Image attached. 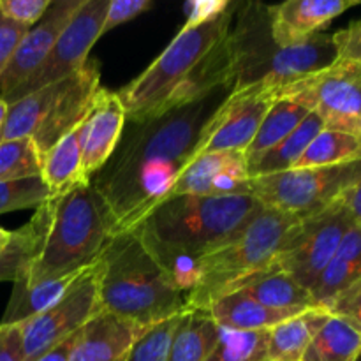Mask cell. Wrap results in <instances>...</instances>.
Returning <instances> with one entry per match:
<instances>
[{
  "label": "cell",
  "mask_w": 361,
  "mask_h": 361,
  "mask_svg": "<svg viewBox=\"0 0 361 361\" xmlns=\"http://www.w3.org/2000/svg\"><path fill=\"white\" fill-rule=\"evenodd\" d=\"M233 90L235 83H226L159 116L127 120L113 155L88 180L111 210L116 233L136 228L168 197Z\"/></svg>",
  "instance_id": "cell-1"
},
{
  "label": "cell",
  "mask_w": 361,
  "mask_h": 361,
  "mask_svg": "<svg viewBox=\"0 0 361 361\" xmlns=\"http://www.w3.org/2000/svg\"><path fill=\"white\" fill-rule=\"evenodd\" d=\"M261 207L254 196H173L157 204L134 229L162 270L189 296L200 261Z\"/></svg>",
  "instance_id": "cell-2"
},
{
  "label": "cell",
  "mask_w": 361,
  "mask_h": 361,
  "mask_svg": "<svg viewBox=\"0 0 361 361\" xmlns=\"http://www.w3.org/2000/svg\"><path fill=\"white\" fill-rule=\"evenodd\" d=\"M42 236L30 267L16 286L76 275L92 267L116 233L115 219L104 197L90 183H81L37 207Z\"/></svg>",
  "instance_id": "cell-3"
},
{
  "label": "cell",
  "mask_w": 361,
  "mask_h": 361,
  "mask_svg": "<svg viewBox=\"0 0 361 361\" xmlns=\"http://www.w3.org/2000/svg\"><path fill=\"white\" fill-rule=\"evenodd\" d=\"M106 312L150 328L187 310V293L155 261L136 229L111 236L97 259Z\"/></svg>",
  "instance_id": "cell-4"
},
{
  "label": "cell",
  "mask_w": 361,
  "mask_h": 361,
  "mask_svg": "<svg viewBox=\"0 0 361 361\" xmlns=\"http://www.w3.org/2000/svg\"><path fill=\"white\" fill-rule=\"evenodd\" d=\"M235 62V88L263 83L275 92L284 85L330 67L338 59L334 35L314 34L291 46L271 35V16L261 2L236 4L229 28Z\"/></svg>",
  "instance_id": "cell-5"
},
{
  "label": "cell",
  "mask_w": 361,
  "mask_h": 361,
  "mask_svg": "<svg viewBox=\"0 0 361 361\" xmlns=\"http://www.w3.org/2000/svg\"><path fill=\"white\" fill-rule=\"evenodd\" d=\"M298 217L261 207L242 228L197 264L187 309L207 310L212 302L274 267L282 242Z\"/></svg>",
  "instance_id": "cell-6"
},
{
  "label": "cell",
  "mask_w": 361,
  "mask_h": 361,
  "mask_svg": "<svg viewBox=\"0 0 361 361\" xmlns=\"http://www.w3.org/2000/svg\"><path fill=\"white\" fill-rule=\"evenodd\" d=\"M236 4L207 23L183 25L168 48L126 88L116 92L126 108L127 120H147L164 113L169 99L190 76L203 56L228 34Z\"/></svg>",
  "instance_id": "cell-7"
},
{
  "label": "cell",
  "mask_w": 361,
  "mask_h": 361,
  "mask_svg": "<svg viewBox=\"0 0 361 361\" xmlns=\"http://www.w3.org/2000/svg\"><path fill=\"white\" fill-rule=\"evenodd\" d=\"M360 180L361 159L345 164L289 169L250 178V196L263 207L302 219L330 207Z\"/></svg>",
  "instance_id": "cell-8"
},
{
  "label": "cell",
  "mask_w": 361,
  "mask_h": 361,
  "mask_svg": "<svg viewBox=\"0 0 361 361\" xmlns=\"http://www.w3.org/2000/svg\"><path fill=\"white\" fill-rule=\"evenodd\" d=\"M353 226L341 197L324 210L298 219L286 235L274 268L291 275L310 291Z\"/></svg>",
  "instance_id": "cell-9"
},
{
  "label": "cell",
  "mask_w": 361,
  "mask_h": 361,
  "mask_svg": "<svg viewBox=\"0 0 361 361\" xmlns=\"http://www.w3.org/2000/svg\"><path fill=\"white\" fill-rule=\"evenodd\" d=\"M275 95L316 113L326 129L355 134L361 111V63L338 56L330 67L284 85Z\"/></svg>",
  "instance_id": "cell-10"
},
{
  "label": "cell",
  "mask_w": 361,
  "mask_h": 361,
  "mask_svg": "<svg viewBox=\"0 0 361 361\" xmlns=\"http://www.w3.org/2000/svg\"><path fill=\"white\" fill-rule=\"evenodd\" d=\"M101 310L99 267L95 261L71 282L69 288L48 309L20 323L25 361L41 358L49 349L78 334Z\"/></svg>",
  "instance_id": "cell-11"
},
{
  "label": "cell",
  "mask_w": 361,
  "mask_h": 361,
  "mask_svg": "<svg viewBox=\"0 0 361 361\" xmlns=\"http://www.w3.org/2000/svg\"><path fill=\"white\" fill-rule=\"evenodd\" d=\"M109 0H83L69 23L56 39L49 55L37 71L21 83L4 102L20 101L25 95L44 88L48 85L59 83L73 76L88 62V55L95 42L101 39V27L108 11Z\"/></svg>",
  "instance_id": "cell-12"
},
{
  "label": "cell",
  "mask_w": 361,
  "mask_h": 361,
  "mask_svg": "<svg viewBox=\"0 0 361 361\" xmlns=\"http://www.w3.org/2000/svg\"><path fill=\"white\" fill-rule=\"evenodd\" d=\"M275 101L274 88L263 83L235 88L204 129L196 157L212 152H245Z\"/></svg>",
  "instance_id": "cell-13"
},
{
  "label": "cell",
  "mask_w": 361,
  "mask_h": 361,
  "mask_svg": "<svg viewBox=\"0 0 361 361\" xmlns=\"http://www.w3.org/2000/svg\"><path fill=\"white\" fill-rule=\"evenodd\" d=\"M250 196L249 166L243 152H212L190 161L168 197Z\"/></svg>",
  "instance_id": "cell-14"
},
{
  "label": "cell",
  "mask_w": 361,
  "mask_h": 361,
  "mask_svg": "<svg viewBox=\"0 0 361 361\" xmlns=\"http://www.w3.org/2000/svg\"><path fill=\"white\" fill-rule=\"evenodd\" d=\"M83 0H56L51 2L44 16L27 30L14 51L9 66L0 76V99H7L21 83L41 67L55 46L56 39L69 23Z\"/></svg>",
  "instance_id": "cell-15"
},
{
  "label": "cell",
  "mask_w": 361,
  "mask_h": 361,
  "mask_svg": "<svg viewBox=\"0 0 361 361\" xmlns=\"http://www.w3.org/2000/svg\"><path fill=\"white\" fill-rule=\"evenodd\" d=\"M126 122L127 113L118 94L109 92L108 88H99L87 116L80 123L81 164L85 178L90 180V176L95 175L111 157L122 137Z\"/></svg>",
  "instance_id": "cell-16"
},
{
  "label": "cell",
  "mask_w": 361,
  "mask_h": 361,
  "mask_svg": "<svg viewBox=\"0 0 361 361\" xmlns=\"http://www.w3.org/2000/svg\"><path fill=\"white\" fill-rule=\"evenodd\" d=\"M358 4V0H288L268 6L271 35L281 46L296 44L319 34L331 20Z\"/></svg>",
  "instance_id": "cell-17"
},
{
  "label": "cell",
  "mask_w": 361,
  "mask_h": 361,
  "mask_svg": "<svg viewBox=\"0 0 361 361\" xmlns=\"http://www.w3.org/2000/svg\"><path fill=\"white\" fill-rule=\"evenodd\" d=\"M147 326L101 310L80 331L69 361H123Z\"/></svg>",
  "instance_id": "cell-18"
},
{
  "label": "cell",
  "mask_w": 361,
  "mask_h": 361,
  "mask_svg": "<svg viewBox=\"0 0 361 361\" xmlns=\"http://www.w3.org/2000/svg\"><path fill=\"white\" fill-rule=\"evenodd\" d=\"M361 279V226H353L342 238L337 252L319 275L314 288L312 298L319 309L328 307Z\"/></svg>",
  "instance_id": "cell-19"
},
{
  "label": "cell",
  "mask_w": 361,
  "mask_h": 361,
  "mask_svg": "<svg viewBox=\"0 0 361 361\" xmlns=\"http://www.w3.org/2000/svg\"><path fill=\"white\" fill-rule=\"evenodd\" d=\"M208 314L219 328L233 331H263L298 316L288 310H275L261 305L242 291L221 296L208 307Z\"/></svg>",
  "instance_id": "cell-20"
},
{
  "label": "cell",
  "mask_w": 361,
  "mask_h": 361,
  "mask_svg": "<svg viewBox=\"0 0 361 361\" xmlns=\"http://www.w3.org/2000/svg\"><path fill=\"white\" fill-rule=\"evenodd\" d=\"M236 291H242L243 295L250 296L268 309L296 314H302L309 309H319L309 289L303 288L291 275L274 267L243 282Z\"/></svg>",
  "instance_id": "cell-21"
},
{
  "label": "cell",
  "mask_w": 361,
  "mask_h": 361,
  "mask_svg": "<svg viewBox=\"0 0 361 361\" xmlns=\"http://www.w3.org/2000/svg\"><path fill=\"white\" fill-rule=\"evenodd\" d=\"M331 314L309 309L268 330V361H302L307 348Z\"/></svg>",
  "instance_id": "cell-22"
},
{
  "label": "cell",
  "mask_w": 361,
  "mask_h": 361,
  "mask_svg": "<svg viewBox=\"0 0 361 361\" xmlns=\"http://www.w3.org/2000/svg\"><path fill=\"white\" fill-rule=\"evenodd\" d=\"M219 338V326L208 310L187 309L173 335L168 361H207Z\"/></svg>",
  "instance_id": "cell-23"
},
{
  "label": "cell",
  "mask_w": 361,
  "mask_h": 361,
  "mask_svg": "<svg viewBox=\"0 0 361 361\" xmlns=\"http://www.w3.org/2000/svg\"><path fill=\"white\" fill-rule=\"evenodd\" d=\"M41 176L51 190V196H62L81 183H88L81 164L80 126L62 137L42 157Z\"/></svg>",
  "instance_id": "cell-24"
},
{
  "label": "cell",
  "mask_w": 361,
  "mask_h": 361,
  "mask_svg": "<svg viewBox=\"0 0 361 361\" xmlns=\"http://www.w3.org/2000/svg\"><path fill=\"white\" fill-rule=\"evenodd\" d=\"M309 113V109L296 104V102L277 99L271 104V108L268 109L267 116L261 122L252 143L243 152L247 159V166L250 168V166L256 164L267 152H270L282 140H286L307 118Z\"/></svg>",
  "instance_id": "cell-25"
},
{
  "label": "cell",
  "mask_w": 361,
  "mask_h": 361,
  "mask_svg": "<svg viewBox=\"0 0 361 361\" xmlns=\"http://www.w3.org/2000/svg\"><path fill=\"white\" fill-rule=\"evenodd\" d=\"M361 330L344 317L330 316L307 348L302 361H358Z\"/></svg>",
  "instance_id": "cell-26"
},
{
  "label": "cell",
  "mask_w": 361,
  "mask_h": 361,
  "mask_svg": "<svg viewBox=\"0 0 361 361\" xmlns=\"http://www.w3.org/2000/svg\"><path fill=\"white\" fill-rule=\"evenodd\" d=\"M323 129V120L316 113H309L307 118L286 140H282L277 147L267 152L256 164L250 166L249 176L250 178H257V176L277 175V173H284L293 169L296 162H298V159L303 155V152L307 150L310 141Z\"/></svg>",
  "instance_id": "cell-27"
},
{
  "label": "cell",
  "mask_w": 361,
  "mask_h": 361,
  "mask_svg": "<svg viewBox=\"0 0 361 361\" xmlns=\"http://www.w3.org/2000/svg\"><path fill=\"white\" fill-rule=\"evenodd\" d=\"M361 145L355 134L342 130L326 129L324 127L307 147L302 157L293 169L324 168V166L345 164V162L360 161Z\"/></svg>",
  "instance_id": "cell-28"
},
{
  "label": "cell",
  "mask_w": 361,
  "mask_h": 361,
  "mask_svg": "<svg viewBox=\"0 0 361 361\" xmlns=\"http://www.w3.org/2000/svg\"><path fill=\"white\" fill-rule=\"evenodd\" d=\"M41 236L42 224L37 214L23 228L11 233L9 242L0 250V282H16L25 274L37 254Z\"/></svg>",
  "instance_id": "cell-29"
},
{
  "label": "cell",
  "mask_w": 361,
  "mask_h": 361,
  "mask_svg": "<svg viewBox=\"0 0 361 361\" xmlns=\"http://www.w3.org/2000/svg\"><path fill=\"white\" fill-rule=\"evenodd\" d=\"M207 361H268V330L233 331L219 328Z\"/></svg>",
  "instance_id": "cell-30"
},
{
  "label": "cell",
  "mask_w": 361,
  "mask_h": 361,
  "mask_svg": "<svg viewBox=\"0 0 361 361\" xmlns=\"http://www.w3.org/2000/svg\"><path fill=\"white\" fill-rule=\"evenodd\" d=\"M42 159L30 137L0 141V182L41 175Z\"/></svg>",
  "instance_id": "cell-31"
},
{
  "label": "cell",
  "mask_w": 361,
  "mask_h": 361,
  "mask_svg": "<svg viewBox=\"0 0 361 361\" xmlns=\"http://www.w3.org/2000/svg\"><path fill=\"white\" fill-rule=\"evenodd\" d=\"M49 197H53L51 190L41 175L0 182V215L37 208Z\"/></svg>",
  "instance_id": "cell-32"
},
{
  "label": "cell",
  "mask_w": 361,
  "mask_h": 361,
  "mask_svg": "<svg viewBox=\"0 0 361 361\" xmlns=\"http://www.w3.org/2000/svg\"><path fill=\"white\" fill-rule=\"evenodd\" d=\"M182 314L168 317L157 324H152L133 344L123 361H168L173 335Z\"/></svg>",
  "instance_id": "cell-33"
},
{
  "label": "cell",
  "mask_w": 361,
  "mask_h": 361,
  "mask_svg": "<svg viewBox=\"0 0 361 361\" xmlns=\"http://www.w3.org/2000/svg\"><path fill=\"white\" fill-rule=\"evenodd\" d=\"M51 0H0V13L7 20L30 28L46 14Z\"/></svg>",
  "instance_id": "cell-34"
},
{
  "label": "cell",
  "mask_w": 361,
  "mask_h": 361,
  "mask_svg": "<svg viewBox=\"0 0 361 361\" xmlns=\"http://www.w3.org/2000/svg\"><path fill=\"white\" fill-rule=\"evenodd\" d=\"M150 0H109L108 11H106L104 21L101 27V37L118 25L130 21L133 18L140 16L147 9H150Z\"/></svg>",
  "instance_id": "cell-35"
},
{
  "label": "cell",
  "mask_w": 361,
  "mask_h": 361,
  "mask_svg": "<svg viewBox=\"0 0 361 361\" xmlns=\"http://www.w3.org/2000/svg\"><path fill=\"white\" fill-rule=\"evenodd\" d=\"M328 312L331 316L344 317L361 330V279L328 307Z\"/></svg>",
  "instance_id": "cell-36"
},
{
  "label": "cell",
  "mask_w": 361,
  "mask_h": 361,
  "mask_svg": "<svg viewBox=\"0 0 361 361\" xmlns=\"http://www.w3.org/2000/svg\"><path fill=\"white\" fill-rule=\"evenodd\" d=\"M27 27L7 20V18L0 13V76L4 74L6 67L9 66L11 59H13L14 51H16V48L20 46L21 39L27 34Z\"/></svg>",
  "instance_id": "cell-37"
},
{
  "label": "cell",
  "mask_w": 361,
  "mask_h": 361,
  "mask_svg": "<svg viewBox=\"0 0 361 361\" xmlns=\"http://www.w3.org/2000/svg\"><path fill=\"white\" fill-rule=\"evenodd\" d=\"M0 361H25L23 334L18 324H0Z\"/></svg>",
  "instance_id": "cell-38"
},
{
  "label": "cell",
  "mask_w": 361,
  "mask_h": 361,
  "mask_svg": "<svg viewBox=\"0 0 361 361\" xmlns=\"http://www.w3.org/2000/svg\"><path fill=\"white\" fill-rule=\"evenodd\" d=\"M229 6H231L229 0H196V2H189L185 6L187 9L185 25H189V27H196V25L215 20V18L221 16Z\"/></svg>",
  "instance_id": "cell-39"
},
{
  "label": "cell",
  "mask_w": 361,
  "mask_h": 361,
  "mask_svg": "<svg viewBox=\"0 0 361 361\" xmlns=\"http://www.w3.org/2000/svg\"><path fill=\"white\" fill-rule=\"evenodd\" d=\"M334 41L337 44L338 56L361 63V20L353 21L349 27L335 32Z\"/></svg>",
  "instance_id": "cell-40"
},
{
  "label": "cell",
  "mask_w": 361,
  "mask_h": 361,
  "mask_svg": "<svg viewBox=\"0 0 361 361\" xmlns=\"http://www.w3.org/2000/svg\"><path fill=\"white\" fill-rule=\"evenodd\" d=\"M341 201L344 203L349 215H351L353 222H355L356 226H361V180L358 183H355L351 189H348L342 194Z\"/></svg>",
  "instance_id": "cell-41"
},
{
  "label": "cell",
  "mask_w": 361,
  "mask_h": 361,
  "mask_svg": "<svg viewBox=\"0 0 361 361\" xmlns=\"http://www.w3.org/2000/svg\"><path fill=\"white\" fill-rule=\"evenodd\" d=\"M80 331L74 335H71L69 338H66L63 342H60L59 345H55L53 349H49L48 353H44L41 358H37L35 361H69L71 355H73L74 345H76V342H78V337H80Z\"/></svg>",
  "instance_id": "cell-42"
},
{
  "label": "cell",
  "mask_w": 361,
  "mask_h": 361,
  "mask_svg": "<svg viewBox=\"0 0 361 361\" xmlns=\"http://www.w3.org/2000/svg\"><path fill=\"white\" fill-rule=\"evenodd\" d=\"M7 108H9V104H7V102H4L2 99H0V133H2V127H4V123H6Z\"/></svg>",
  "instance_id": "cell-43"
},
{
  "label": "cell",
  "mask_w": 361,
  "mask_h": 361,
  "mask_svg": "<svg viewBox=\"0 0 361 361\" xmlns=\"http://www.w3.org/2000/svg\"><path fill=\"white\" fill-rule=\"evenodd\" d=\"M11 233H13V231H6V229L0 228V243H7V242H9Z\"/></svg>",
  "instance_id": "cell-44"
},
{
  "label": "cell",
  "mask_w": 361,
  "mask_h": 361,
  "mask_svg": "<svg viewBox=\"0 0 361 361\" xmlns=\"http://www.w3.org/2000/svg\"><path fill=\"white\" fill-rule=\"evenodd\" d=\"M355 136L358 137L360 145H361V111H360V116H358V122H356V130H355Z\"/></svg>",
  "instance_id": "cell-45"
},
{
  "label": "cell",
  "mask_w": 361,
  "mask_h": 361,
  "mask_svg": "<svg viewBox=\"0 0 361 361\" xmlns=\"http://www.w3.org/2000/svg\"><path fill=\"white\" fill-rule=\"evenodd\" d=\"M4 247H6V243H0V250H2Z\"/></svg>",
  "instance_id": "cell-46"
}]
</instances>
